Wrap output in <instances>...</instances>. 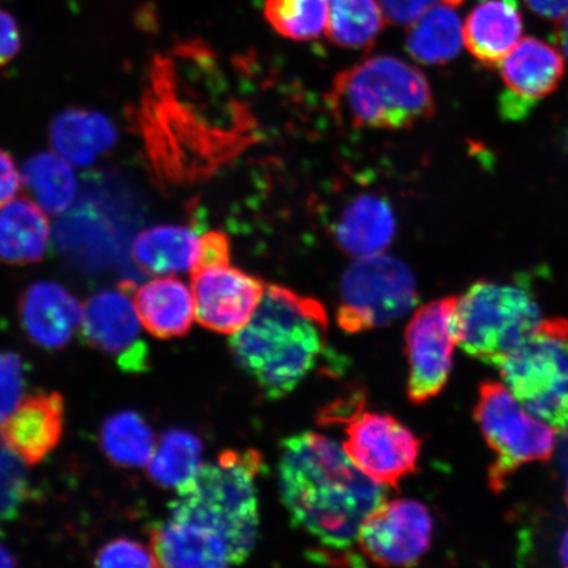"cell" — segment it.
<instances>
[{
	"label": "cell",
	"mask_w": 568,
	"mask_h": 568,
	"mask_svg": "<svg viewBox=\"0 0 568 568\" xmlns=\"http://www.w3.org/2000/svg\"><path fill=\"white\" fill-rule=\"evenodd\" d=\"M193 42L154 57L136 110L155 176L169 186L207 180L253 142V122L222 124L199 103Z\"/></svg>",
	"instance_id": "obj_1"
},
{
	"label": "cell",
	"mask_w": 568,
	"mask_h": 568,
	"mask_svg": "<svg viewBox=\"0 0 568 568\" xmlns=\"http://www.w3.org/2000/svg\"><path fill=\"white\" fill-rule=\"evenodd\" d=\"M278 479L291 523L315 539L325 560L346 558L362 524L387 495V487L362 473L343 446L315 432L284 439Z\"/></svg>",
	"instance_id": "obj_2"
},
{
	"label": "cell",
	"mask_w": 568,
	"mask_h": 568,
	"mask_svg": "<svg viewBox=\"0 0 568 568\" xmlns=\"http://www.w3.org/2000/svg\"><path fill=\"white\" fill-rule=\"evenodd\" d=\"M328 315L315 297L270 284L257 311L231 338L234 359L268 400L293 393L326 346Z\"/></svg>",
	"instance_id": "obj_3"
},
{
	"label": "cell",
	"mask_w": 568,
	"mask_h": 568,
	"mask_svg": "<svg viewBox=\"0 0 568 568\" xmlns=\"http://www.w3.org/2000/svg\"><path fill=\"white\" fill-rule=\"evenodd\" d=\"M264 467L257 450L223 452L178 487L172 518L213 532L229 546L236 566L244 564L258 538L257 479Z\"/></svg>",
	"instance_id": "obj_4"
},
{
	"label": "cell",
	"mask_w": 568,
	"mask_h": 568,
	"mask_svg": "<svg viewBox=\"0 0 568 568\" xmlns=\"http://www.w3.org/2000/svg\"><path fill=\"white\" fill-rule=\"evenodd\" d=\"M331 109L354 128L404 130L435 113L429 81L414 65L375 55L343 71L328 94Z\"/></svg>",
	"instance_id": "obj_5"
},
{
	"label": "cell",
	"mask_w": 568,
	"mask_h": 568,
	"mask_svg": "<svg viewBox=\"0 0 568 568\" xmlns=\"http://www.w3.org/2000/svg\"><path fill=\"white\" fill-rule=\"evenodd\" d=\"M542 320L528 283L475 282L458 297L457 343L471 358L497 367Z\"/></svg>",
	"instance_id": "obj_6"
},
{
	"label": "cell",
	"mask_w": 568,
	"mask_h": 568,
	"mask_svg": "<svg viewBox=\"0 0 568 568\" xmlns=\"http://www.w3.org/2000/svg\"><path fill=\"white\" fill-rule=\"evenodd\" d=\"M504 385L532 416L568 429V320L544 318L497 366Z\"/></svg>",
	"instance_id": "obj_7"
},
{
	"label": "cell",
	"mask_w": 568,
	"mask_h": 568,
	"mask_svg": "<svg viewBox=\"0 0 568 568\" xmlns=\"http://www.w3.org/2000/svg\"><path fill=\"white\" fill-rule=\"evenodd\" d=\"M475 420L495 460L488 470V485L503 491L507 480L525 465L551 459L557 430L532 416L500 382L480 383Z\"/></svg>",
	"instance_id": "obj_8"
},
{
	"label": "cell",
	"mask_w": 568,
	"mask_h": 568,
	"mask_svg": "<svg viewBox=\"0 0 568 568\" xmlns=\"http://www.w3.org/2000/svg\"><path fill=\"white\" fill-rule=\"evenodd\" d=\"M337 323L351 335L394 324L418 302L410 268L386 254L357 258L339 283Z\"/></svg>",
	"instance_id": "obj_9"
},
{
	"label": "cell",
	"mask_w": 568,
	"mask_h": 568,
	"mask_svg": "<svg viewBox=\"0 0 568 568\" xmlns=\"http://www.w3.org/2000/svg\"><path fill=\"white\" fill-rule=\"evenodd\" d=\"M458 297L447 296L423 305L406 329L409 365L408 399L422 406L443 393L449 382L456 349Z\"/></svg>",
	"instance_id": "obj_10"
},
{
	"label": "cell",
	"mask_w": 568,
	"mask_h": 568,
	"mask_svg": "<svg viewBox=\"0 0 568 568\" xmlns=\"http://www.w3.org/2000/svg\"><path fill=\"white\" fill-rule=\"evenodd\" d=\"M343 420L347 423L344 450L368 478L396 488L417 470L420 439L394 416L354 410Z\"/></svg>",
	"instance_id": "obj_11"
},
{
	"label": "cell",
	"mask_w": 568,
	"mask_h": 568,
	"mask_svg": "<svg viewBox=\"0 0 568 568\" xmlns=\"http://www.w3.org/2000/svg\"><path fill=\"white\" fill-rule=\"evenodd\" d=\"M432 536L433 518L423 503L385 500L362 524L357 546L373 564L409 567L429 550Z\"/></svg>",
	"instance_id": "obj_12"
},
{
	"label": "cell",
	"mask_w": 568,
	"mask_h": 568,
	"mask_svg": "<svg viewBox=\"0 0 568 568\" xmlns=\"http://www.w3.org/2000/svg\"><path fill=\"white\" fill-rule=\"evenodd\" d=\"M191 274L197 323L222 335H234L251 322L267 288L257 276L230 264Z\"/></svg>",
	"instance_id": "obj_13"
},
{
	"label": "cell",
	"mask_w": 568,
	"mask_h": 568,
	"mask_svg": "<svg viewBox=\"0 0 568 568\" xmlns=\"http://www.w3.org/2000/svg\"><path fill=\"white\" fill-rule=\"evenodd\" d=\"M504 91L500 113L518 122L529 116L536 105L564 80L566 63L557 47L541 39H523L500 63Z\"/></svg>",
	"instance_id": "obj_14"
},
{
	"label": "cell",
	"mask_w": 568,
	"mask_h": 568,
	"mask_svg": "<svg viewBox=\"0 0 568 568\" xmlns=\"http://www.w3.org/2000/svg\"><path fill=\"white\" fill-rule=\"evenodd\" d=\"M130 286L104 290L84 304L82 331L91 346L105 354L119 355L126 368H140L145 362L139 344L141 320L130 295Z\"/></svg>",
	"instance_id": "obj_15"
},
{
	"label": "cell",
	"mask_w": 568,
	"mask_h": 568,
	"mask_svg": "<svg viewBox=\"0 0 568 568\" xmlns=\"http://www.w3.org/2000/svg\"><path fill=\"white\" fill-rule=\"evenodd\" d=\"M21 328L34 345L62 349L82 325L83 307L60 283L41 281L20 296Z\"/></svg>",
	"instance_id": "obj_16"
},
{
	"label": "cell",
	"mask_w": 568,
	"mask_h": 568,
	"mask_svg": "<svg viewBox=\"0 0 568 568\" xmlns=\"http://www.w3.org/2000/svg\"><path fill=\"white\" fill-rule=\"evenodd\" d=\"M65 402L59 393L26 397L0 426V439L26 465H38L60 444Z\"/></svg>",
	"instance_id": "obj_17"
},
{
	"label": "cell",
	"mask_w": 568,
	"mask_h": 568,
	"mask_svg": "<svg viewBox=\"0 0 568 568\" xmlns=\"http://www.w3.org/2000/svg\"><path fill=\"white\" fill-rule=\"evenodd\" d=\"M524 17L517 0H483L468 13L465 45L485 67H499L521 41Z\"/></svg>",
	"instance_id": "obj_18"
},
{
	"label": "cell",
	"mask_w": 568,
	"mask_h": 568,
	"mask_svg": "<svg viewBox=\"0 0 568 568\" xmlns=\"http://www.w3.org/2000/svg\"><path fill=\"white\" fill-rule=\"evenodd\" d=\"M151 549L159 567L236 566L223 539L196 525L174 518L152 528Z\"/></svg>",
	"instance_id": "obj_19"
},
{
	"label": "cell",
	"mask_w": 568,
	"mask_h": 568,
	"mask_svg": "<svg viewBox=\"0 0 568 568\" xmlns=\"http://www.w3.org/2000/svg\"><path fill=\"white\" fill-rule=\"evenodd\" d=\"M133 302L142 326L161 339L187 335L196 320L193 290L173 276L145 283L134 293Z\"/></svg>",
	"instance_id": "obj_20"
},
{
	"label": "cell",
	"mask_w": 568,
	"mask_h": 568,
	"mask_svg": "<svg viewBox=\"0 0 568 568\" xmlns=\"http://www.w3.org/2000/svg\"><path fill=\"white\" fill-rule=\"evenodd\" d=\"M395 233L393 209L385 199L375 195L355 197L335 225L338 247L354 258L382 254L393 243Z\"/></svg>",
	"instance_id": "obj_21"
},
{
	"label": "cell",
	"mask_w": 568,
	"mask_h": 568,
	"mask_svg": "<svg viewBox=\"0 0 568 568\" xmlns=\"http://www.w3.org/2000/svg\"><path fill=\"white\" fill-rule=\"evenodd\" d=\"M49 140L71 165L90 166L116 145L118 132L101 112L69 109L53 119Z\"/></svg>",
	"instance_id": "obj_22"
},
{
	"label": "cell",
	"mask_w": 568,
	"mask_h": 568,
	"mask_svg": "<svg viewBox=\"0 0 568 568\" xmlns=\"http://www.w3.org/2000/svg\"><path fill=\"white\" fill-rule=\"evenodd\" d=\"M51 225L48 213L27 197L12 199L0 207V262L31 265L45 257Z\"/></svg>",
	"instance_id": "obj_23"
},
{
	"label": "cell",
	"mask_w": 568,
	"mask_h": 568,
	"mask_svg": "<svg viewBox=\"0 0 568 568\" xmlns=\"http://www.w3.org/2000/svg\"><path fill=\"white\" fill-rule=\"evenodd\" d=\"M131 254L134 264L148 274L194 272L201 255V237L189 226L155 225L138 234Z\"/></svg>",
	"instance_id": "obj_24"
},
{
	"label": "cell",
	"mask_w": 568,
	"mask_h": 568,
	"mask_svg": "<svg viewBox=\"0 0 568 568\" xmlns=\"http://www.w3.org/2000/svg\"><path fill=\"white\" fill-rule=\"evenodd\" d=\"M464 26L449 6H435L409 24L407 51L424 65H444L460 53Z\"/></svg>",
	"instance_id": "obj_25"
},
{
	"label": "cell",
	"mask_w": 568,
	"mask_h": 568,
	"mask_svg": "<svg viewBox=\"0 0 568 568\" xmlns=\"http://www.w3.org/2000/svg\"><path fill=\"white\" fill-rule=\"evenodd\" d=\"M21 184L48 215L68 211L77 194V178L71 163L60 154L42 152L24 163Z\"/></svg>",
	"instance_id": "obj_26"
},
{
	"label": "cell",
	"mask_w": 568,
	"mask_h": 568,
	"mask_svg": "<svg viewBox=\"0 0 568 568\" xmlns=\"http://www.w3.org/2000/svg\"><path fill=\"white\" fill-rule=\"evenodd\" d=\"M99 444L106 459L120 467H144L155 450L153 429L136 412L122 410L105 418Z\"/></svg>",
	"instance_id": "obj_27"
},
{
	"label": "cell",
	"mask_w": 568,
	"mask_h": 568,
	"mask_svg": "<svg viewBox=\"0 0 568 568\" xmlns=\"http://www.w3.org/2000/svg\"><path fill=\"white\" fill-rule=\"evenodd\" d=\"M203 444L194 433L174 429L163 433L148 464V477L163 488H178L201 470Z\"/></svg>",
	"instance_id": "obj_28"
},
{
	"label": "cell",
	"mask_w": 568,
	"mask_h": 568,
	"mask_svg": "<svg viewBox=\"0 0 568 568\" xmlns=\"http://www.w3.org/2000/svg\"><path fill=\"white\" fill-rule=\"evenodd\" d=\"M386 20L376 0H329L326 34L338 47L368 48L385 28Z\"/></svg>",
	"instance_id": "obj_29"
},
{
	"label": "cell",
	"mask_w": 568,
	"mask_h": 568,
	"mask_svg": "<svg viewBox=\"0 0 568 568\" xmlns=\"http://www.w3.org/2000/svg\"><path fill=\"white\" fill-rule=\"evenodd\" d=\"M329 0H266L265 18L276 32L294 41L318 38L328 26Z\"/></svg>",
	"instance_id": "obj_30"
},
{
	"label": "cell",
	"mask_w": 568,
	"mask_h": 568,
	"mask_svg": "<svg viewBox=\"0 0 568 568\" xmlns=\"http://www.w3.org/2000/svg\"><path fill=\"white\" fill-rule=\"evenodd\" d=\"M21 460L0 439V528L17 517L28 496V479Z\"/></svg>",
	"instance_id": "obj_31"
},
{
	"label": "cell",
	"mask_w": 568,
	"mask_h": 568,
	"mask_svg": "<svg viewBox=\"0 0 568 568\" xmlns=\"http://www.w3.org/2000/svg\"><path fill=\"white\" fill-rule=\"evenodd\" d=\"M24 367L18 354L0 352V426L23 402Z\"/></svg>",
	"instance_id": "obj_32"
},
{
	"label": "cell",
	"mask_w": 568,
	"mask_h": 568,
	"mask_svg": "<svg viewBox=\"0 0 568 568\" xmlns=\"http://www.w3.org/2000/svg\"><path fill=\"white\" fill-rule=\"evenodd\" d=\"M94 564L101 567H159L152 549L128 538L106 542L97 552Z\"/></svg>",
	"instance_id": "obj_33"
},
{
	"label": "cell",
	"mask_w": 568,
	"mask_h": 568,
	"mask_svg": "<svg viewBox=\"0 0 568 568\" xmlns=\"http://www.w3.org/2000/svg\"><path fill=\"white\" fill-rule=\"evenodd\" d=\"M231 261V243L223 232H207L201 236V255L196 268L226 265ZM193 273V272H191Z\"/></svg>",
	"instance_id": "obj_34"
},
{
	"label": "cell",
	"mask_w": 568,
	"mask_h": 568,
	"mask_svg": "<svg viewBox=\"0 0 568 568\" xmlns=\"http://www.w3.org/2000/svg\"><path fill=\"white\" fill-rule=\"evenodd\" d=\"M379 3L387 20L409 26L435 7L437 0H379Z\"/></svg>",
	"instance_id": "obj_35"
},
{
	"label": "cell",
	"mask_w": 568,
	"mask_h": 568,
	"mask_svg": "<svg viewBox=\"0 0 568 568\" xmlns=\"http://www.w3.org/2000/svg\"><path fill=\"white\" fill-rule=\"evenodd\" d=\"M20 47L21 38L17 20L11 13L0 10V68L16 59Z\"/></svg>",
	"instance_id": "obj_36"
},
{
	"label": "cell",
	"mask_w": 568,
	"mask_h": 568,
	"mask_svg": "<svg viewBox=\"0 0 568 568\" xmlns=\"http://www.w3.org/2000/svg\"><path fill=\"white\" fill-rule=\"evenodd\" d=\"M21 186V174L16 161L0 151V207L16 199Z\"/></svg>",
	"instance_id": "obj_37"
},
{
	"label": "cell",
	"mask_w": 568,
	"mask_h": 568,
	"mask_svg": "<svg viewBox=\"0 0 568 568\" xmlns=\"http://www.w3.org/2000/svg\"><path fill=\"white\" fill-rule=\"evenodd\" d=\"M539 18L559 21L568 16V0H525Z\"/></svg>",
	"instance_id": "obj_38"
},
{
	"label": "cell",
	"mask_w": 568,
	"mask_h": 568,
	"mask_svg": "<svg viewBox=\"0 0 568 568\" xmlns=\"http://www.w3.org/2000/svg\"><path fill=\"white\" fill-rule=\"evenodd\" d=\"M556 36L557 42L568 60V16L558 21Z\"/></svg>",
	"instance_id": "obj_39"
},
{
	"label": "cell",
	"mask_w": 568,
	"mask_h": 568,
	"mask_svg": "<svg viewBox=\"0 0 568 568\" xmlns=\"http://www.w3.org/2000/svg\"><path fill=\"white\" fill-rule=\"evenodd\" d=\"M17 565L16 557L3 545H0V567H13Z\"/></svg>",
	"instance_id": "obj_40"
},
{
	"label": "cell",
	"mask_w": 568,
	"mask_h": 568,
	"mask_svg": "<svg viewBox=\"0 0 568 568\" xmlns=\"http://www.w3.org/2000/svg\"><path fill=\"white\" fill-rule=\"evenodd\" d=\"M559 558L562 560V564L568 567V530L565 532L562 541H560Z\"/></svg>",
	"instance_id": "obj_41"
},
{
	"label": "cell",
	"mask_w": 568,
	"mask_h": 568,
	"mask_svg": "<svg viewBox=\"0 0 568 568\" xmlns=\"http://www.w3.org/2000/svg\"><path fill=\"white\" fill-rule=\"evenodd\" d=\"M444 4L445 6H449V7H458L460 6L462 3L465 2V0H443Z\"/></svg>",
	"instance_id": "obj_42"
},
{
	"label": "cell",
	"mask_w": 568,
	"mask_h": 568,
	"mask_svg": "<svg viewBox=\"0 0 568 568\" xmlns=\"http://www.w3.org/2000/svg\"><path fill=\"white\" fill-rule=\"evenodd\" d=\"M566 503H567V507H568V480H567V486H566Z\"/></svg>",
	"instance_id": "obj_43"
}]
</instances>
